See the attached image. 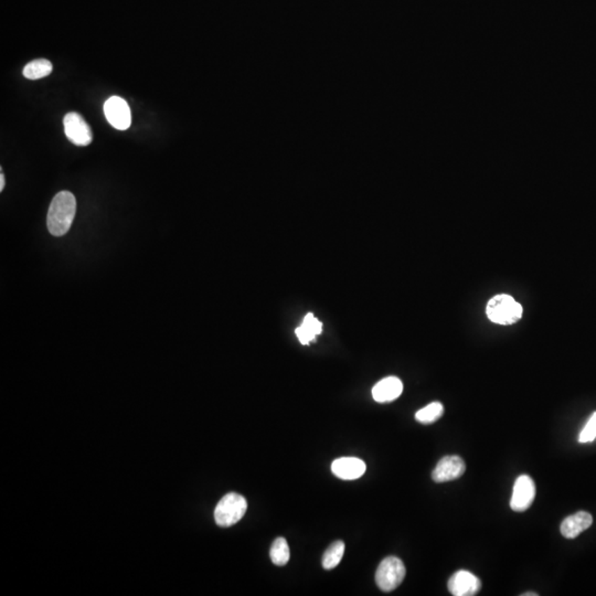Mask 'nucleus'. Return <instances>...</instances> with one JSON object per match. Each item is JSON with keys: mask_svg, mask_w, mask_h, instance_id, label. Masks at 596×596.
Returning <instances> with one entry per match:
<instances>
[{"mask_svg": "<svg viewBox=\"0 0 596 596\" xmlns=\"http://www.w3.org/2000/svg\"><path fill=\"white\" fill-rule=\"evenodd\" d=\"M76 212V200L70 191H61L54 197L49 208L47 225L54 236L69 232Z\"/></svg>", "mask_w": 596, "mask_h": 596, "instance_id": "1", "label": "nucleus"}, {"mask_svg": "<svg viewBox=\"0 0 596 596\" xmlns=\"http://www.w3.org/2000/svg\"><path fill=\"white\" fill-rule=\"evenodd\" d=\"M486 313L494 324L509 326L522 319V306L509 295L500 294L488 302Z\"/></svg>", "mask_w": 596, "mask_h": 596, "instance_id": "2", "label": "nucleus"}, {"mask_svg": "<svg viewBox=\"0 0 596 596\" xmlns=\"http://www.w3.org/2000/svg\"><path fill=\"white\" fill-rule=\"evenodd\" d=\"M248 503L242 494L230 492L222 497L214 509V520L220 527H231L243 518Z\"/></svg>", "mask_w": 596, "mask_h": 596, "instance_id": "3", "label": "nucleus"}, {"mask_svg": "<svg viewBox=\"0 0 596 596\" xmlns=\"http://www.w3.org/2000/svg\"><path fill=\"white\" fill-rule=\"evenodd\" d=\"M405 565L396 556H388L381 561L376 572V582L380 590L391 592L400 586L405 578Z\"/></svg>", "mask_w": 596, "mask_h": 596, "instance_id": "4", "label": "nucleus"}, {"mask_svg": "<svg viewBox=\"0 0 596 596\" xmlns=\"http://www.w3.org/2000/svg\"><path fill=\"white\" fill-rule=\"evenodd\" d=\"M63 125L70 142L76 146H88L93 140L91 127L79 113H67L63 120Z\"/></svg>", "mask_w": 596, "mask_h": 596, "instance_id": "5", "label": "nucleus"}, {"mask_svg": "<svg viewBox=\"0 0 596 596\" xmlns=\"http://www.w3.org/2000/svg\"><path fill=\"white\" fill-rule=\"evenodd\" d=\"M535 497V485L531 477L522 475L513 486L510 507L516 513H522L531 507Z\"/></svg>", "mask_w": 596, "mask_h": 596, "instance_id": "6", "label": "nucleus"}, {"mask_svg": "<svg viewBox=\"0 0 596 596\" xmlns=\"http://www.w3.org/2000/svg\"><path fill=\"white\" fill-rule=\"evenodd\" d=\"M106 120L114 129L126 131L131 123V110L125 99L120 97H112L104 104Z\"/></svg>", "mask_w": 596, "mask_h": 596, "instance_id": "7", "label": "nucleus"}, {"mask_svg": "<svg viewBox=\"0 0 596 596\" xmlns=\"http://www.w3.org/2000/svg\"><path fill=\"white\" fill-rule=\"evenodd\" d=\"M465 471V462L460 456L449 455L437 462L432 473V478L436 483H446L460 478Z\"/></svg>", "mask_w": 596, "mask_h": 596, "instance_id": "8", "label": "nucleus"}, {"mask_svg": "<svg viewBox=\"0 0 596 596\" xmlns=\"http://www.w3.org/2000/svg\"><path fill=\"white\" fill-rule=\"evenodd\" d=\"M449 591L454 596H474L478 593L481 582L476 575L460 570L449 579Z\"/></svg>", "mask_w": 596, "mask_h": 596, "instance_id": "9", "label": "nucleus"}, {"mask_svg": "<svg viewBox=\"0 0 596 596\" xmlns=\"http://www.w3.org/2000/svg\"><path fill=\"white\" fill-rule=\"evenodd\" d=\"M366 468L364 460L357 458H337L332 464V474L344 481L360 478L366 473Z\"/></svg>", "mask_w": 596, "mask_h": 596, "instance_id": "10", "label": "nucleus"}, {"mask_svg": "<svg viewBox=\"0 0 596 596\" xmlns=\"http://www.w3.org/2000/svg\"><path fill=\"white\" fill-rule=\"evenodd\" d=\"M403 383L396 377H388L381 380L372 389V396L379 403L394 401L401 396Z\"/></svg>", "mask_w": 596, "mask_h": 596, "instance_id": "11", "label": "nucleus"}, {"mask_svg": "<svg viewBox=\"0 0 596 596\" xmlns=\"http://www.w3.org/2000/svg\"><path fill=\"white\" fill-rule=\"evenodd\" d=\"M593 517L586 511H579L572 516L567 517L561 524L562 535L567 539H574L583 531L591 527Z\"/></svg>", "mask_w": 596, "mask_h": 596, "instance_id": "12", "label": "nucleus"}, {"mask_svg": "<svg viewBox=\"0 0 596 596\" xmlns=\"http://www.w3.org/2000/svg\"><path fill=\"white\" fill-rule=\"evenodd\" d=\"M321 330H323V324L321 321L316 319L313 314H307L302 325L295 330V332L300 344L308 345L312 340L315 339L316 336L321 334Z\"/></svg>", "mask_w": 596, "mask_h": 596, "instance_id": "13", "label": "nucleus"}, {"mask_svg": "<svg viewBox=\"0 0 596 596\" xmlns=\"http://www.w3.org/2000/svg\"><path fill=\"white\" fill-rule=\"evenodd\" d=\"M52 67L51 62L47 59H38L35 61H31L24 67L22 74L24 78L29 80H39V79L46 78L48 75L51 74Z\"/></svg>", "mask_w": 596, "mask_h": 596, "instance_id": "14", "label": "nucleus"}, {"mask_svg": "<svg viewBox=\"0 0 596 596\" xmlns=\"http://www.w3.org/2000/svg\"><path fill=\"white\" fill-rule=\"evenodd\" d=\"M270 556L273 563L278 565V567H283V565H287L289 563L291 552H289V543L284 538H277L273 542Z\"/></svg>", "mask_w": 596, "mask_h": 596, "instance_id": "15", "label": "nucleus"}, {"mask_svg": "<svg viewBox=\"0 0 596 596\" xmlns=\"http://www.w3.org/2000/svg\"><path fill=\"white\" fill-rule=\"evenodd\" d=\"M344 554H345V543L342 541H336L332 543L323 556V567L326 570L335 569L341 562Z\"/></svg>", "mask_w": 596, "mask_h": 596, "instance_id": "16", "label": "nucleus"}, {"mask_svg": "<svg viewBox=\"0 0 596 596\" xmlns=\"http://www.w3.org/2000/svg\"><path fill=\"white\" fill-rule=\"evenodd\" d=\"M444 413L443 404L440 402H432V403L423 408L417 412L415 420L422 424H432L441 419Z\"/></svg>", "mask_w": 596, "mask_h": 596, "instance_id": "17", "label": "nucleus"}, {"mask_svg": "<svg viewBox=\"0 0 596 596\" xmlns=\"http://www.w3.org/2000/svg\"><path fill=\"white\" fill-rule=\"evenodd\" d=\"M596 439V412L592 415L591 419L586 423L582 430H581L580 436H579V442L580 443H588L593 442Z\"/></svg>", "mask_w": 596, "mask_h": 596, "instance_id": "18", "label": "nucleus"}, {"mask_svg": "<svg viewBox=\"0 0 596 596\" xmlns=\"http://www.w3.org/2000/svg\"><path fill=\"white\" fill-rule=\"evenodd\" d=\"M3 188H5V176H3V172L1 171V174H0V191H3Z\"/></svg>", "mask_w": 596, "mask_h": 596, "instance_id": "19", "label": "nucleus"}, {"mask_svg": "<svg viewBox=\"0 0 596 596\" xmlns=\"http://www.w3.org/2000/svg\"><path fill=\"white\" fill-rule=\"evenodd\" d=\"M522 596H538V593H524Z\"/></svg>", "mask_w": 596, "mask_h": 596, "instance_id": "20", "label": "nucleus"}]
</instances>
